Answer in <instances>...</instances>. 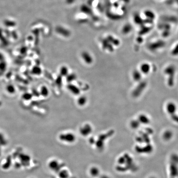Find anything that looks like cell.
Returning a JSON list of instances; mask_svg holds the SVG:
<instances>
[{
	"instance_id": "6da1fadb",
	"label": "cell",
	"mask_w": 178,
	"mask_h": 178,
	"mask_svg": "<svg viewBox=\"0 0 178 178\" xmlns=\"http://www.w3.org/2000/svg\"><path fill=\"white\" fill-rule=\"evenodd\" d=\"M176 71V69L174 65L168 66L164 69V73L167 75V84L169 87H172L174 85Z\"/></svg>"
},
{
	"instance_id": "7a4b0ae2",
	"label": "cell",
	"mask_w": 178,
	"mask_h": 178,
	"mask_svg": "<svg viewBox=\"0 0 178 178\" xmlns=\"http://www.w3.org/2000/svg\"><path fill=\"white\" fill-rule=\"evenodd\" d=\"M59 140L62 143L67 144H72L76 140L75 135L71 132L61 134L59 137Z\"/></svg>"
},
{
	"instance_id": "3957f363",
	"label": "cell",
	"mask_w": 178,
	"mask_h": 178,
	"mask_svg": "<svg viewBox=\"0 0 178 178\" xmlns=\"http://www.w3.org/2000/svg\"><path fill=\"white\" fill-rule=\"evenodd\" d=\"M138 85L136 87L132 92V95L134 97H137L139 96L144 91L147 86V83L146 82L141 81L138 82Z\"/></svg>"
},
{
	"instance_id": "277c9868",
	"label": "cell",
	"mask_w": 178,
	"mask_h": 178,
	"mask_svg": "<svg viewBox=\"0 0 178 178\" xmlns=\"http://www.w3.org/2000/svg\"><path fill=\"white\" fill-rule=\"evenodd\" d=\"M79 132L82 136H87L91 133L92 132V128L89 124H86L80 127Z\"/></svg>"
},
{
	"instance_id": "5b68a950",
	"label": "cell",
	"mask_w": 178,
	"mask_h": 178,
	"mask_svg": "<svg viewBox=\"0 0 178 178\" xmlns=\"http://www.w3.org/2000/svg\"><path fill=\"white\" fill-rule=\"evenodd\" d=\"M60 163L58 160L56 159H52L48 162V167L52 171L54 172L56 171L59 172L61 169L60 168Z\"/></svg>"
},
{
	"instance_id": "8992f818",
	"label": "cell",
	"mask_w": 178,
	"mask_h": 178,
	"mask_svg": "<svg viewBox=\"0 0 178 178\" xmlns=\"http://www.w3.org/2000/svg\"><path fill=\"white\" fill-rule=\"evenodd\" d=\"M166 109L167 113L171 116L175 114L177 110V105L175 103L169 102L167 104Z\"/></svg>"
},
{
	"instance_id": "52a82bcc",
	"label": "cell",
	"mask_w": 178,
	"mask_h": 178,
	"mask_svg": "<svg viewBox=\"0 0 178 178\" xmlns=\"http://www.w3.org/2000/svg\"><path fill=\"white\" fill-rule=\"evenodd\" d=\"M151 66L147 63H144L142 64L140 67V71L142 74H148L151 71Z\"/></svg>"
},
{
	"instance_id": "ba28073f",
	"label": "cell",
	"mask_w": 178,
	"mask_h": 178,
	"mask_svg": "<svg viewBox=\"0 0 178 178\" xmlns=\"http://www.w3.org/2000/svg\"><path fill=\"white\" fill-rule=\"evenodd\" d=\"M67 89L70 92L74 95H78L80 94V89L78 87L73 84H69L67 85Z\"/></svg>"
},
{
	"instance_id": "9c48e42d",
	"label": "cell",
	"mask_w": 178,
	"mask_h": 178,
	"mask_svg": "<svg viewBox=\"0 0 178 178\" xmlns=\"http://www.w3.org/2000/svg\"><path fill=\"white\" fill-rule=\"evenodd\" d=\"M137 120H138L140 123L144 125H147L150 122V120L148 116L144 114L139 115Z\"/></svg>"
},
{
	"instance_id": "30bf717a",
	"label": "cell",
	"mask_w": 178,
	"mask_h": 178,
	"mask_svg": "<svg viewBox=\"0 0 178 178\" xmlns=\"http://www.w3.org/2000/svg\"><path fill=\"white\" fill-rule=\"evenodd\" d=\"M132 76L134 80L137 82L141 81L142 78V73L140 70H135L132 72Z\"/></svg>"
},
{
	"instance_id": "8fae6325",
	"label": "cell",
	"mask_w": 178,
	"mask_h": 178,
	"mask_svg": "<svg viewBox=\"0 0 178 178\" xmlns=\"http://www.w3.org/2000/svg\"><path fill=\"white\" fill-rule=\"evenodd\" d=\"M83 60L85 63L87 64H90L93 62L92 57L89 53L86 52H84L82 53L81 55Z\"/></svg>"
},
{
	"instance_id": "7c38bea8",
	"label": "cell",
	"mask_w": 178,
	"mask_h": 178,
	"mask_svg": "<svg viewBox=\"0 0 178 178\" xmlns=\"http://www.w3.org/2000/svg\"><path fill=\"white\" fill-rule=\"evenodd\" d=\"M89 174L93 177H97L100 174V171L98 167L93 166L89 169Z\"/></svg>"
},
{
	"instance_id": "4fadbf2b",
	"label": "cell",
	"mask_w": 178,
	"mask_h": 178,
	"mask_svg": "<svg viewBox=\"0 0 178 178\" xmlns=\"http://www.w3.org/2000/svg\"><path fill=\"white\" fill-rule=\"evenodd\" d=\"M59 178H68L69 177V172L66 169H61L58 172Z\"/></svg>"
},
{
	"instance_id": "5bb4252c",
	"label": "cell",
	"mask_w": 178,
	"mask_h": 178,
	"mask_svg": "<svg viewBox=\"0 0 178 178\" xmlns=\"http://www.w3.org/2000/svg\"><path fill=\"white\" fill-rule=\"evenodd\" d=\"M173 133L172 131L167 130L165 131L164 133L163 134V138L165 141H169L171 139V138L173 137Z\"/></svg>"
},
{
	"instance_id": "9a60e30c",
	"label": "cell",
	"mask_w": 178,
	"mask_h": 178,
	"mask_svg": "<svg viewBox=\"0 0 178 178\" xmlns=\"http://www.w3.org/2000/svg\"><path fill=\"white\" fill-rule=\"evenodd\" d=\"M40 94L43 97H47L49 94V91L47 87L43 86L41 88Z\"/></svg>"
},
{
	"instance_id": "2e32d148",
	"label": "cell",
	"mask_w": 178,
	"mask_h": 178,
	"mask_svg": "<svg viewBox=\"0 0 178 178\" xmlns=\"http://www.w3.org/2000/svg\"><path fill=\"white\" fill-rule=\"evenodd\" d=\"M59 72H60V75H61V76H67V75L68 74V68L64 66H62L60 69Z\"/></svg>"
},
{
	"instance_id": "e0dca14e",
	"label": "cell",
	"mask_w": 178,
	"mask_h": 178,
	"mask_svg": "<svg viewBox=\"0 0 178 178\" xmlns=\"http://www.w3.org/2000/svg\"><path fill=\"white\" fill-rule=\"evenodd\" d=\"M141 123H140L138 121V120H133L131 121L130 122V126L133 129H136L138 128L139 127Z\"/></svg>"
},
{
	"instance_id": "ac0fdd59",
	"label": "cell",
	"mask_w": 178,
	"mask_h": 178,
	"mask_svg": "<svg viewBox=\"0 0 178 178\" xmlns=\"http://www.w3.org/2000/svg\"><path fill=\"white\" fill-rule=\"evenodd\" d=\"M87 101V98L85 96H80L78 99L77 102L79 106H83L86 104Z\"/></svg>"
},
{
	"instance_id": "d6986e66",
	"label": "cell",
	"mask_w": 178,
	"mask_h": 178,
	"mask_svg": "<svg viewBox=\"0 0 178 178\" xmlns=\"http://www.w3.org/2000/svg\"><path fill=\"white\" fill-rule=\"evenodd\" d=\"M42 69L41 67L38 66L34 67L32 69V73L36 75H40L42 73Z\"/></svg>"
},
{
	"instance_id": "ffe728a7",
	"label": "cell",
	"mask_w": 178,
	"mask_h": 178,
	"mask_svg": "<svg viewBox=\"0 0 178 178\" xmlns=\"http://www.w3.org/2000/svg\"><path fill=\"white\" fill-rule=\"evenodd\" d=\"M76 75L74 73L68 74L66 76L67 81L68 83H71V82L74 81L76 79Z\"/></svg>"
},
{
	"instance_id": "44dd1931",
	"label": "cell",
	"mask_w": 178,
	"mask_h": 178,
	"mask_svg": "<svg viewBox=\"0 0 178 178\" xmlns=\"http://www.w3.org/2000/svg\"><path fill=\"white\" fill-rule=\"evenodd\" d=\"M172 54L173 56H177L178 55V45L174 47L172 50Z\"/></svg>"
},
{
	"instance_id": "7402d4cb",
	"label": "cell",
	"mask_w": 178,
	"mask_h": 178,
	"mask_svg": "<svg viewBox=\"0 0 178 178\" xmlns=\"http://www.w3.org/2000/svg\"><path fill=\"white\" fill-rule=\"evenodd\" d=\"M62 77L60 75L59 77H58L57 78L56 80L55 83L57 84V85L58 86H61L62 85Z\"/></svg>"
},
{
	"instance_id": "603a6c76",
	"label": "cell",
	"mask_w": 178,
	"mask_h": 178,
	"mask_svg": "<svg viewBox=\"0 0 178 178\" xmlns=\"http://www.w3.org/2000/svg\"><path fill=\"white\" fill-rule=\"evenodd\" d=\"M170 116L171 118H172V120H173V121L178 123V115H176L175 114L172 115H171Z\"/></svg>"
},
{
	"instance_id": "cb8c5ba5",
	"label": "cell",
	"mask_w": 178,
	"mask_h": 178,
	"mask_svg": "<svg viewBox=\"0 0 178 178\" xmlns=\"http://www.w3.org/2000/svg\"><path fill=\"white\" fill-rule=\"evenodd\" d=\"M24 97L26 99L28 100V99H30L32 97V95H31V94H26V95L24 96Z\"/></svg>"
},
{
	"instance_id": "d4e9b609",
	"label": "cell",
	"mask_w": 178,
	"mask_h": 178,
	"mask_svg": "<svg viewBox=\"0 0 178 178\" xmlns=\"http://www.w3.org/2000/svg\"><path fill=\"white\" fill-rule=\"evenodd\" d=\"M65 29H64V30H63V33H64V34L66 35H67L66 34V33H68V31H66V30H65ZM57 30H58V31L59 32H60V31H62V29L60 28H59V29H57Z\"/></svg>"
}]
</instances>
